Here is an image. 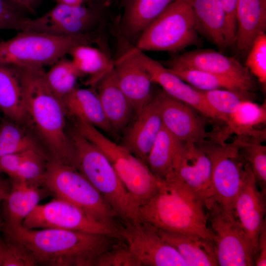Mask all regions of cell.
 Listing matches in <instances>:
<instances>
[{
    "label": "cell",
    "mask_w": 266,
    "mask_h": 266,
    "mask_svg": "<svg viewBox=\"0 0 266 266\" xmlns=\"http://www.w3.org/2000/svg\"><path fill=\"white\" fill-rule=\"evenodd\" d=\"M10 186L7 182L0 177V203L7 196L10 190Z\"/></svg>",
    "instance_id": "bcb514c9"
},
{
    "label": "cell",
    "mask_w": 266,
    "mask_h": 266,
    "mask_svg": "<svg viewBox=\"0 0 266 266\" xmlns=\"http://www.w3.org/2000/svg\"><path fill=\"white\" fill-rule=\"evenodd\" d=\"M266 123V102L262 104L251 100H243L238 108L229 115L225 126L213 134L210 133L211 140L219 143L225 142L230 135L248 137L261 141L266 139V130L258 128Z\"/></svg>",
    "instance_id": "44dd1931"
},
{
    "label": "cell",
    "mask_w": 266,
    "mask_h": 266,
    "mask_svg": "<svg viewBox=\"0 0 266 266\" xmlns=\"http://www.w3.org/2000/svg\"><path fill=\"white\" fill-rule=\"evenodd\" d=\"M233 212L257 251L259 236L266 223V194L259 190L248 165L244 182L234 202Z\"/></svg>",
    "instance_id": "ac0fdd59"
},
{
    "label": "cell",
    "mask_w": 266,
    "mask_h": 266,
    "mask_svg": "<svg viewBox=\"0 0 266 266\" xmlns=\"http://www.w3.org/2000/svg\"><path fill=\"white\" fill-rule=\"evenodd\" d=\"M10 187L4 201V223L21 225L23 220L38 204L41 200L51 194L43 184L10 178Z\"/></svg>",
    "instance_id": "603a6c76"
},
{
    "label": "cell",
    "mask_w": 266,
    "mask_h": 266,
    "mask_svg": "<svg viewBox=\"0 0 266 266\" xmlns=\"http://www.w3.org/2000/svg\"><path fill=\"white\" fill-rule=\"evenodd\" d=\"M18 7L33 14L35 13V9L41 0H10Z\"/></svg>",
    "instance_id": "f6af8a7d"
},
{
    "label": "cell",
    "mask_w": 266,
    "mask_h": 266,
    "mask_svg": "<svg viewBox=\"0 0 266 266\" xmlns=\"http://www.w3.org/2000/svg\"><path fill=\"white\" fill-rule=\"evenodd\" d=\"M226 17V42L228 48L234 44L237 24L236 12L237 0H219Z\"/></svg>",
    "instance_id": "b9f144b4"
},
{
    "label": "cell",
    "mask_w": 266,
    "mask_h": 266,
    "mask_svg": "<svg viewBox=\"0 0 266 266\" xmlns=\"http://www.w3.org/2000/svg\"><path fill=\"white\" fill-rule=\"evenodd\" d=\"M0 266H34L37 265L34 257L23 244L6 238L1 241Z\"/></svg>",
    "instance_id": "74e56055"
},
{
    "label": "cell",
    "mask_w": 266,
    "mask_h": 266,
    "mask_svg": "<svg viewBox=\"0 0 266 266\" xmlns=\"http://www.w3.org/2000/svg\"><path fill=\"white\" fill-rule=\"evenodd\" d=\"M32 150L7 155L0 158V173H4L10 178L16 174L20 164Z\"/></svg>",
    "instance_id": "7bdbcfd3"
},
{
    "label": "cell",
    "mask_w": 266,
    "mask_h": 266,
    "mask_svg": "<svg viewBox=\"0 0 266 266\" xmlns=\"http://www.w3.org/2000/svg\"><path fill=\"white\" fill-rule=\"evenodd\" d=\"M5 238L23 244L38 264L52 266H94L103 252L121 239L116 235L58 229H29L3 223Z\"/></svg>",
    "instance_id": "6da1fadb"
},
{
    "label": "cell",
    "mask_w": 266,
    "mask_h": 266,
    "mask_svg": "<svg viewBox=\"0 0 266 266\" xmlns=\"http://www.w3.org/2000/svg\"><path fill=\"white\" fill-rule=\"evenodd\" d=\"M239 152L251 170L261 191L266 194V146L251 137H238Z\"/></svg>",
    "instance_id": "e575fe53"
},
{
    "label": "cell",
    "mask_w": 266,
    "mask_h": 266,
    "mask_svg": "<svg viewBox=\"0 0 266 266\" xmlns=\"http://www.w3.org/2000/svg\"><path fill=\"white\" fill-rule=\"evenodd\" d=\"M168 69L199 90L225 89L253 98L252 89L243 83L225 76L194 69Z\"/></svg>",
    "instance_id": "1f68e13d"
},
{
    "label": "cell",
    "mask_w": 266,
    "mask_h": 266,
    "mask_svg": "<svg viewBox=\"0 0 266 266\" xmlns=\"http://www.w3.org/2000/svg\"><path fill=\"white\" fill-rule=\"evenodd\" d=\"M44 80L53 94L59 100L72 91L76 87L78 73L71 60L59 59L44 74Z\"/></svg>",
    "instance_id": "836d02e7"
},
{
    "label": "cell",
    "mask_w": 266,
    "mask_h": 266,
    "mask_svg": "<svg viewBox=\"0 0 266 266\" xmlns=\"http://www.w3.org/2000/svg\"><path fill=\"white\" fill-rule=\"evenodd\" d=\"M29 19L22 15L13 5L0 0V30L26 31Z\"/></svg>",
    "instance_id": "60d3db41"
},
{
    "label": "cell",
    "mask_w": 266,
    "mask_h": 266,
    "mask_svg": "<svg viewBox=\"0 0 266 266\" xmlns=\"http://www.w3.org/2000/svg\"><path fill=\"white\" fill-rule=\"evenodd\" d=\"M100 20V13L94 8L57 4L40 17L29 18L26 31L57 36L91 33Z\"/></svg>",
    "instance_id": "4fadbf2b"
},
{
    "label": "cell",
    "mask_w": 266,
    "mask_h": 266,
    "mask_svg": "<svg viewBox=\"0 0 266 266\" xmlns=\"http://www.w3.org/2000/svg\"><path fill=\"white\" fill-rule=\"evenodd\" d=\"M113 69L119 86L137 114L152 99L153 83L133 46L114 61Z\"/></svg>",
    "instance_id": "e0dca14e"
},
{
    "label": "cell",
    "mask_w": 266,
    "mask_h": 266,
    "mask_svg": "<svg viewBox=\"0 0 266 266\" xmlns=\"http://www.w3.org/2000/svg\"><path fill=\"white\" fill-rule=\"evenodd\" d=\"M75 120V129L103 152L138 208L156 194L161 179L144 162L122 145L110 140L99 129L83 121Z\"/></svg>",
    "instance_id": "52a82bcc"
},
{
    "label": "cell",
    "mask_w": 266,
    "mask_h": 266,
    "mask_svg": "<svg viewBox=\"0 0 266 266\" xmlns=\"http://www.w3.org/2000/svg\"><path fill=\"white\" fill-rule=\"evenodd\" d=\"M48 161V157L44 151L32 150L22 161L15 175L10 178L43 184Z\"/></svg>",
    "instance_id": "8d00e7d4"
},
{
    "label": "cell",
    "mask_w": 266,
    "mask_h": 266,
    "mask_svg": "<svg viewBox=\"0 0 266 266\" xmlns=\"http://www.w3.org/2000/svg\"><path fill=\"white\" fill-rule=\"evenodd\" d=\"M211 164L212 200L227 211L233 213L236 198L243 185L247 164L239 152L236 139L231 143L205 140L197 144Z\"/></svg>",
    "instance_id": "9c48e42d"
},
{
    "label": "cell",
    "mask_w": 266,
    "mask_h": 266,
    "mask_svg": "<svg viewBox=\"0 0 266 266\" xmlns=\"http://www.w3.org/2000/svg\"><path fill=\"white\" fill-rule=\"evenodd\" d=\"M26 128L6 117L2 121L0 124V158L29 150L45 152L38 141Z\"/></svg>",
    "instance_id": "d6a6232c"
},
{
    "label": "cell",
    "mask_w": 266,
    "mask_h": 266,
    "mask_svg": "<svg viewBox=\"0 0 266 266\" xmlns=\"http://www.w3.org/2000/svg\"><path fill=\"white\" fill-rule=\"evenodd\" d=\"M57 4H63L71 6H77L82 4L84 0H55Z\"/></svg>",
    "instance_id": "7dc6e473"
},
{
    "label": "cell",
    "mask_w": 266,
    "mask_h": 266,
    "mask_svg": "<svg viewBox=\"0 0 266 266\" xmlns=\"http://www.w3.org/2000/svg\"><path fill=\"white\" fill-rule=\"evenodd\" d=\"M138 218L158 229L213 240L204 200L176 176L161 180L158 191L139 207Z\"/></svg>",
    "instance_id": "3957f363"
},
{
    "label": "cell",
    "mask_w": 266,
    "mask_h": 266,
    "mask_svg": "<svg viewBox=\"0 0 266 266\" xmlns=\"http://www.w3.org/2000/svg\"><path fill=\"white\" fill-rule=\"evenodd\" d=\"M3 224V223L2 222V221H1V219L0 218V232L2 230ZM1 250H2V244H1V240L0 239V264Z\"/></svg>",
    "instance_id": "c3c4849f"
},
{
    "label": "cell",
    "mask_w": 266,
    "mask_h": 266,
    "mask_svg": "<svg viewBox=\"0 0 266 266\" xmlns=\"http://www.w3.org/2000/svg\"><path fill=\"white\" fill-rule=\"evenodd\" d=\"M21 225L29 229H58L118 236L114 230L94 220L72 203L57 197L45 204H38Z\"/></svg>",
    "instance_id": "7c38bea8"
},
{
    "label": "cell",
    "mask_w": 266,
    "mask_h": 266,
    "mask_svg": "<svg viewBox=\"0 0 266 266\" xmlns=\"http://www.w3.org/2000/svg\"><path fill=\"white\" fill-rule=\"evenodd\" d=\"M68 54L79 77H88L86 84L92 87L113 68L114 61L103 50L91 45H77Z\"/></svg>",
    "instance_id": "4dcf8cb0"
},
{
    "label": "cell",
    "mask_w": 266,
    "mask_h": 266,
    "mask_svg": "<svg viewBox=\"0 0 266 266\" xmlns=\"http://www.w3.org/2000/svg\"><path fill=\"white\" fill-rule=\"evenodd\" d=\"M94 266H141L127 244L121 239L109 250L100 255Z\"/></svg>",
    "instance_id": "ab89813d"
},
{
    "label": "cell",
    "mask_w": 266,
    "mask_h": 266,
    "mask_svg": "<svg viewBox=\"0 0 266 266\" xmlns=\"http://www.w3.org/2000/svg\"><path fill=\"white\" fill-rule=\"evenodd\" d=\"M205 205L218 266H255L257 251L234 213L211 199Z\"/></svg>",
    "instance_id": "30bf717a"
},
{
    "label": "cell",
    "mask_w": 266,
    "mask_h": 266,
    "mask_svg": "<svg viewBox=\"0 0 266 266\" xmlns=\"http://www.w3.org/2000/svg\"><path fill=\"white\" fill-rule=\"evenodd\" d=\"M0 109L15 123L30 126L21 82L13 66L0 64Z\"/></svg>",
    "instance_id": "83f0119b"
},
{
    "label": "cell",
    "mask_w": 266,
    "mask_h": 266,
    "mask_svg": "<svg viewBox=\"0 0 266 266\" xmlns=\"http://www.w3.org/2000/svg\"><path fill=\"white\" fill-rule=\"evenodd\" d=\"M206 102L226 123L228 117L233 113L243 100H252V97L235 92L218 89L201 91Z\"/></svg>",
    "instance_id": "d590c367"
},
{
    "label": "cell",
    "mask_w": 266,
    "mask_h": 266,
    "mask_svg": "<svg viewBox=\"0 0 266 266\" xmlns=\"http://www.w3.org/2000/svg\"><path fill=\"white\" fill-rule=\"evenodd\" d=\"M156 229L163 239L178 252L187 266H218L213 240L196 235Z\"/></svg>",
    "instance_id": "d4e9b609"
},
{
    "label": "cell",
    "mask_w": 266,
    "mask_h": 266,
    "mask_svg": "<svg viewBox=\"0 0 266 266\" xmlns=\"http://www.w3.org/2000/svg\"><path fill=\"white\" fill-rule=\"evenodd\" d=\"M175 172V176L205 201L212 198L211 162L198 145L183 142Z\"/></svg>",
    "instance_id": "d6986e66"
},
{
    "label": "cell",
    "mask_w": 266,
    "mask_h": 266,
    "mask_svg": "<svg viewBox=\"0 0 266 266\" xmlns=\"http://www.w3.org/2000/svg\"><path fill=\"white\" fill-rule=\"evenodd\" d=\"M92 33L57 36L32 31H22L0 42V64L25 67L52 65L73 47L97 43Z\"/></svg>",
    "instance_id": "5b68a950"
},
{
    "label": "cell",
    "mask_w": 266,
    "mask_h": 266,
    "mask_svg": "<svg viewBox=\"0 0 266 266\" xmlns=\"http://www.w3.org/2000/svg\"><path fill=\"white\" fill-rule=\"evenodd\" d=\"M163 126L153 96L149 102L136 114V118L126 133L122 145L146 164L148 155Z\"/></svg>",
    "instance_id": "ffe728a7"
},
{
    "label": "cell",
    "mask_w": 266,
    "mask_h": 266,
    "mask_svg": "<svg viewBox=\"0 0 266 266\" xmlns=\"http://www.w3.org/2000/svg\"><path fill=\"white\" fill-rule=\"evenodd\" d=\"M112 131H120L131 121L135 112L118 84L113 68L95 87Z\"/></svg>",
    "instance_id": "cb8c5ba5"
},
{
    "label": "cell",
    "mask_w": 266,
    "mask_h": 266,
    "mask_svg": "<svg viewBox=\"0 0 266 266\" xmlns=\"http://www.w3.org/2000/svg\"><path fill=\"white\" fill-rule=\"evenodd\" d=\"M193 0H173L143 31L135 43L143 52H177L199 43Z\"/></svg>",
    "instance_id": "ba28073f"
},
{
    "label": "cell",
    "mask_w": 266,
    "mask_h": 266,
    "mask_svg": "<svg viewBox=\"0 0 266 266\" xmlns=\"http://www.w3.org/2000/svg\"><path fill=\"white\" fill-rule=\"evenodd\" d=\"M195 27L219 49L227 48L226 17L219 0H193Z\"/></svg>",
    "instance_id": "f1b7e54d"
},
{
    "label": "cell",
    "mask_w": 266,
    "mask_h": 266,
    "mask_svg": "<svg viewBox=\"0 0 266 266\" xmlns=\"http://www.w3.org/2000/svg\"><path fill=\"white\" fill-rule=\"evenodd\" d=\"M237 29L234 46L246 56L256 38L266 30V0H237Z\"/></svg>",
    "instance_id": "7402d4cb"
},
{
    "label": "cell",
    "mask_w": 266,
    "mask_h": 266,
    "mask_svg": "<svg viewBox=\"0 0 266 266\" xmlns=\"http://www.w3.org/2000/svg\"><path fill=\"white\" fill-rule=\"evenodd\" d=\"M254 265L266 266V223L264 225L260 233L257 251L254 259Z\"/></svg>",
    "instance_id": "ee69618b"
},
{
    "label": "cell",
    "mask_w": 266,
    "mask_h": 266,
    "mask_svg": "<svg viewBox=\"0 0 266 266\" xmlns=\"http://www.w3.org/2000/svg\"><path fill=\"white\" fill-rule=\"evenodd\" d=\"M134 52L149 73L153 83L160 85L170 97L191 106L202 115L224 123V119L207 103L200 90L194 88L167 67L133 46Z\"/></svg>",
    "instance_id": "9a60e30c"
},
{
    "label": "cell",
    "mask_w": 266,
    "mask_h": 266,
    "mask_svg": "<svg viewBox=\"0 0 266 266\" xmlns=\"http://www.w3.org/2000/svg\"><path fill=\"white\" fill-rule=\"evenodd\" d=\"M245 66L265 88L266 85V34L259 36L246 55Z\"/></svg>",
    "instance_id": "f35d334b"
},
{
    "label": "cell",
    "mask_w": 266,
    "mask_h": 266,
    "mask_svg": "<svg viewBox=\"0 0 266 266\" xmlns=\"http://www.w3.org/2000/svg\"><path fill=\"white\" fill-rule=\"evenodd\" d=\"M61 101L66 115L88 123L99 130L112 132L96 92L76 87Z\"/></svg>",
    "instance_id": "4316f807"
},
{
    "label": "cell",
    "mask_w": 266,
    "mask_h": 266,
    "mask_svg": "<svg viewBox=\"0 0 266 266\" xmlns=\"http://www.w3.org/2000/svg\"><path fill=\"white\" fill-rule=\"evenodd\" d=\"M117 232L141 266H187L178 252L163 239L156 228L148 223L119 220Z\"/></svg>",
    "instance_id": "8fae6325"
},
{
    "label": "cell",
    "mask_w": 266,
    "mask_h": 266,
    "mask_svg": "<svg viewBox=\"0 0 266 266\" xmlns=\"http://www.w3.org/2000/svg\"><path fill=\"white\" fill-rule=\"evenodd\" d=\"M69 136L74 152V167L100 193L119 220L138 221V206L103 152L75 129Z\"/></svg>",
    "instance_id": "277c9868"
},
{
    "label": "cell",
    "mask_w": 266,
    "mask_h": 266,
    "mask_svg": "<svg viewBox=\"0 0 266 266\" xmlns=\"http://www.w3.org/2000/svg\"><path fill=\"white\" fill-rule=\"evenodd\" d=\"M42 183L55 197L72 203L117 232L119 219L117 215L100 193L74 167L48 160Z\"/></svg>",
    "instance_id": "8992f818"
},
{
    "label": "cell",
    "mask_w": 266,
    "mask_h": 266,
    "mask_svg": "<svg viewBox=\"0 0 266 266\" xmlns=\"http://www.w3.org/2000/svg\"><path fill=\"white\" fill-rule=\"evenodd\" d=\"M15 67L23 90L29 125L48 160L74 167V150L66 132V114L61 100L48 87L43 67Z\"/></svg>",
    "instance_id": "7a4b0ae2"
},
{
    "label": "cell",
    "mask_w": 266,
    "mask_h": 266,
    "mask_svg": "<svg viewBox=\"0 0 266 266\" xmlns=\"http://www.w3.org/2000/svg\"><path fill=\"white\" fill-rule=\"evenodd\" d=\"M169 69H194L225 76L253 90L254 81L249 70L234 57L206 49L184 52L166 62Z\"/></svg>",
    "instance_id": "2e32d148"
},
{
    "label": "cell",
    "mask_w": 266,
    "mask_h": 266,
    "mask_svg": "<svg viewBox=\"0 0 266 266\" xmlns=\"http://www.w3.org/2000/svg\"><path fill=\"white\" fill-rule=\"evenodd\" d=\"M105 3H109L111 0H104Z\"/></svg>",
    "instance_id": "681fc988"
},
{
    "label": "cell",
    "mask_w": 266,
    "mask_h": 266,
    "mask_svg": "<svg viewBox=\"0 0 266 266\" xmlns=\"http://www.w3.org/2000/svg\"><path fill=\"white\" fill-rule=\"evenodd\" d=\"M153 96L163 126L178 139L200 144L209 137L205 118L201 117L193 107L170 97L163 90Z\"/></svg>",
    "instance_id": "5bb4252c"
},
{
    "label": "cell",
    "mask_w": 266,
    "mask_h": 266,
    "mask_svg": "<svg viewBox=\"0 0 266 266\" xmlns=\"http://www.w3.org/2000/svg\"><path fill=\"white\" fill-rule=\"evenodd\" d=\"M173 0H123L120 31L128 40L135 41L146 28Z\"/></svg>",
    "instance_id": "484cf974"
},
{
    "label": "cell",
    "mask_w": 266,
    "mask_h": 266,
    "mask_svg": "<svg viewBox=\"0 0 266 266\" xmlns=\"http://www.w3.org/2000/svg\"><path fill=\"white\" fill-rule=\"evenodd\" d=\"M183 142L163 126L148 155L146 164L158 178L165 180L175 175Z\"/></svg>",
    "instance_id": "f546056e"
}]
</instances>
